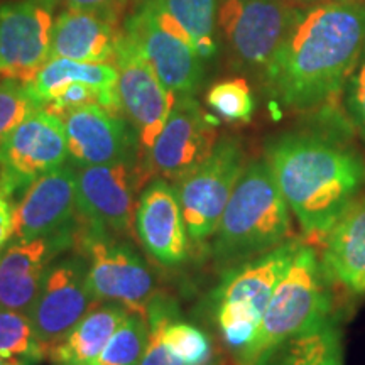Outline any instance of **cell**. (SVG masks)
I'll return each instance as SVG.
<instances>
[{
	"mask_svg": "<svg viewBox=\"0 0 365 365\" xmlns=\"http://www.w3.org/2000/svg\"><path fill=\"white\" fill-rule=\"evenodd\" d=\"M365 48V4L328 0L299 9L262 81L281 107L309 112L345 88Z\"/></svg>",
	"mask_w": 365,
	"mask_h": 365,
	"instance_id": "1",
	"label": "cell"
},
{
	"mask_svg": "<svg viewBox=\"0 0 365 365\" xmlns=\"http://www.w3.org/2000/svg\"><path fill=\"white\" fill-rule=\"evenodd\" d=\"M264 159L304 234L322 240L365 188V158L330 129L279 134Z\"/></svg>",
	"mask_w": 365,
	"mask_h": 365,
	"instance_id": "2",
	"label": "cell"
},
{
	"mask_svg": "<svg viewBox=\"0 0 365 365\" xmlns=\"http://www.w3.org/2000/svg\"><path fill=\"white\" fill-rule=\"evenodd\" d=\"M213 235V259L225 271L291 239L289 207L266 159L244 168Z\"/></svg>",
	"mask_w": 365,
	"mask_h": 365,
	"instance_id": "3",
	"label": "cell"
},
{
	"mask_svg": "<svg viewBox=\"0 0 365 365\" xmlns=\"http://www.w3.org/2000/svg\"><path fill=\"white\" fill-rule=\"evenodd\" d=\"M322 261L303 244L264 309L255 339L235 354V365H254L287 336L313 330L331 319V293Z\"/></svg>",
	"mask_w": 365,
	"mask_h": 365,
	"instance_id": "4",
	"label": "cell"
},
{
	"mask_svg": "<svg viewBox=\"0 0 365 365\" xmlns=\"http://www.w3.org/2000/svg\"><path fill=\"white\" fill-rule=\"evenodd\" d=\"M75 245L88 262V286L97 303H118L130 313L145 317L156 296L153 271L137 250L108 232L81 220Z\"/></svg>",
	"mask_w": 365,
	"mask_h": 365,
	"instance_id": "5",
	"label": "cell"
},
{
	"mask_svg": "<svg viewBox=\"0 0 365 365\" xmlns=\"http://www.w3.org/2000/svg\"><path fill=\"white\" fill-rule=\"evenodd\" d=\"M244 168L245 156L239 140L222 137L210 156L178 182V200L191 242L198 244L215 234Z\"/></svg>",
	"mask_w": 365,
	"mask_h": 365,
	"instance_id": "6",
	"label": "cell"
},
{
	"mask_svg": "<svg viewBox=\"0 0 365 365\" xmlns=\"http://www.w3.org/2000/svg\"><path fill=\"white\" fill-rule=\"evenodd\" d=\"M298 11L291 0H222L217 24L237 65L262 75Z\"/></svg>",
	"mask_w": 365,
	"mask_h": 365,
	"instance_id": "7",
	"label": "cell"
},
{
	"mask_svg": "<svg viewBox=\"0 0 365 365\" xmlns=\"http://www.w3.org/2000/svg\"><path fill=\"white\" fill-rule=\"evenodd\" d=\"M215 144V122L202 110L193 95L176 97L161 134L149 153L139 159L144 182L156 176L178 185L210 156Z\"/></svg>",
	"mask_w": 365,
	"mask_h": 365,
	"instance_id": "8",
	"label": "cell"
},
{
	"mask_svg": "<svg viewBox=\"0 0 365 365\" xmlns=\"http://www.w3.org/2000/svg\"><path fill=\"white\" fill-rule=\"evenodd\" d=\"M117 95L120 112L139 137V159L153 148L175 107L176 95L163 85L156 71L137 46L134 38L122 29L115 63Z\"/></svg>",
	"mask_w": 365,
	"mask_h": 365,
	"instance_id": "9",
	"label": "cell"
},
{
	"mask_svg": "<svg viewBox=\"0 0 365 365\" xmlns=\"http://www.w3.org/2000/svg\"><path fill=\"white\" fill-rule=\"evenodd\" d=\"M70 158L63 120L38 107L0 144V188L14 196Z\"/></svg>",
	"mask_w": 365,
	"mask_h": 365,
	"instance_id": "10",
	"label": "cell"
},
{
	"mask_svg": "<svg viewBox=\"0 0 365 365\" xmlns=\"http://www.w3.org/2000/svg\"><path fill=\"white\" fill-rule=\"evenodd\" d=\"M301 247L303 242L299 239H289L267 254L227 269L212 294L218 328L237 319L261 323L274 289L284 277Z\"/></svg>",
	"mask_w": 365,
	"mask_h": 365,
	"instance_id": "11",
	"label": "cell"
},
{
	"mask_svg": "<svg viewBox=\"0 0 365 365\" xmlns=\"http://www.w3.org/2000/svg\"><path fill=\"white\" fill-rule=\"evenodd\" d=\"M97 301L88 286V262L83 255L54 259L29 317L46 354L61 344Z\"/></svg>",
	"mask_w": 365,
	"mask_h": 365,
	"instance_id": "12",
	"label": "cell"
},
{
	"mask_svg": "<svg viewBox=\"0 0 365 365\" xmlns=\"http://www.w3.org/2000/svg\"><path fill=\"white\" fill-rule=\"evenodd\" d=\"M58 0H12L0 6V73L27 83L49 61Z\"/></svg>",
	"mask_w": 365,
	"mask_h": 365,
	"instance_id": "13",
	"label": "cell"
},
{
	"mask_svg": "<svg viewBox=\"0 0 365 365\" xmlns=\"http://www.w3.org/2000/svg\"><path fill=\"white\" fill-rule=\"evenodd\" d=\"M75 166L139 163V137L124 113L86 103L59 113Z\"/></svg>",
	"mask_w": 365,
	"mask_h": 365,
	"instance_id": "14",
	"label": "cell"
},
{
	"mask_svg": "<svg viewBox=\"0 0 365 365\" xmlns=\"http://www.w3.org/2000/svg\"><path fill=\"white\" fill-rule=\"evenodd\" d=\"M143 182L139 163L76 166L80 218L112 235L127 234L134 217L135 193Z\"/></svg>",
	"mask_w": 365,
	"mask_h": 365,
	"instance_id": "15",
	"label": "cell"
},
{
	"mask_svg": "<svg viewBox=\"0 0 365 365\" xmlns=\"http://www.w3.org/2000/svg\"><path fill=\"white\" fill-rule=\"evenodd\" d=\"M80 212L76 200V168L63 164L38 178L16 205L17 240L76 234Z\"/></svg>",
	"mask_w": 365,
	"mask_h": 365,
	"instance_id": "16",
	"label": "cell"
},
{
	"mask_svg": "<svg viewBox=\"0 0 365 365\" xmlns=\"http://www.w3.org/2000/svg\"><path fill=\"white\" fill-rule=\"evenodd\" d=\"M129 33L159 80L176 97L195 95L205 78V59L171 31L161 26L148 4L140 2L127 19Z\"/></svg>",
	"mask_w": 365,
	"mask_h": 365,
	"instance_id": "17",
	"label": "cell"
},
{
	"mask_svg": "<svg viewBox=\"0 0 365 365\" xmlns=\"http://www.w3.org/2000/svg\"><path fill=\"white\" fill-rule=\"evenodd\" d=\"M71 245L75 234L29 242L14 239L0 254V308L29 314L48 267Z\"/></svg>",
	"mask_w": 365,
	"mask_h": 365,
	"instance_id": "18",
	"label": "cell"
},
{
	"mask_svg": "<svg viewBox=\"0 0 365 365\" xmlns=\"http://www.w3.org/2000/svg\"><path fill=\"white\" fill-rule=\"evenodd\" d=\"M135 228L140 244L159 264L180 266L188 255V232L170 181L156 178L140 193L135 210Z\"/></svg>",
	"mask_w": 365,
	"mask_h": 365,
	"instance_id": "19",
	"label": "cell"
},
{
	"mask_svg": "<svg viewBox=\"0 0 365 365\" xmlns=\"http://www.w3.org/2000/svg\"><path fill=\"white\" fill-rule=\"evenodd\" d=\"M118 21L100 12L68 9L54 19L49 59L81 63H115L122 31Z\"/></svg>",
	"mask_w": 365,
	"mask_h": 365,
	"instance_id": "20",
	"label": "cell"
},
{
	"mask_svg": "<svg viewBox=\"0 0 365 365\" xmlns=\"http://www.w3.org/2000/svg\"><path fill=\"white\" fill-rule=\"evenodd\" d=\"M323 267L330 281L365 293V195L345 210L323 237Z\"/></svg>",
	"mask_w": 365,
	"mask_h": 365,
	"instance_id": "21",
	"label": "cell"
},
{
	"mask_svg": "<svg viewBox=\"0 0 365 365\" xmlns=\"http://www.w3.org/2000/svg\"><path fill=\"white\" fill-rule=\"evenodd\" d=\"M117 80L118 73L113 63H81L66 58H53L26 85L34 102L39 107H46L65 86L80 81L102 93L105 108L120 112Z\"/></svg>",
	"mask_w": 365,
	"mask_h": 365,
	"instance_id": "22",
	"label": "cell"
},
{
	"mask_svg": "<svg viewBox=\"0 0 365 365\" xmlns=\"http://www.w3.org/2000/svg\"><path fill=\"white\" fill-rule=\"evenodd\" d=\"M163 27L188 43L205 61L217 54L218 0H144Z\"/></svg>",
	"mask_w": 365,
	"mask_h": 365,
	"instance_id": "23",
	"label": "cell"
},
{
	"mask_svg": "<svg viewBox=\"0 0 365 365\" xmlns=\"http://www.w3.org/2000/svg\"><path fill=\"white\" fill-rule=\"evenodd\" d=\"M129 313L118 303H97L49 352V359L54 365H93Z\"/></svg>",
	"mask_w": 365,
	"mask_h": 365,
	"instance_id": "24",
	"label": "cell"
},
{
	"mask_svg": "<svg viewBox=\"0 0 365 365\" xmlns=\"http://www.w3.org/2000/svg\"><path fill=\"white\" fill-rule=\"evenodd\" d=\"M254 365H344V339L336 319L287 336L266 350Z\"/></svg>",
	"mask_w": 365,
	"mask_h": 365,
	"instance_id": "25",
	"label": "cell"
},
{
	"mask_svg": "<svg viewBox=\"0 0 365 365\" xmlns=\"http://www.w3.org/2000/svg\"><path fill=\"white\" fill-rule=\"evenodd\" d=\"M0 354L22 359L31 365L48 355L36 335L29 314L0 308Z\"/></svg>",
	"mask_w": 365,
	"mask_h": 365,
	"instance_id": "26",
	"label": "cell"
},
{
	"mask_svg": "<svg viewBox=\"0 0 365 365\" xmlns=\"http://www.w3.org/2000/svg\"><path fill=\"white\" fill-rule=\"evenodd\" d=\"M149 325L144 317L129 313L93 365H140L148 346Z\"/></svg>",
	"mask_w": 365,
	"mask_h": 365,
	"instance_id": "27",
	"label": "cell"
},
{
	"mask_svg": "<svg viewBox=\"0 0 365 365\" xmlns=\"http://www.w3.org/2000/svg\"><path fill=\"white\" fill-rule=\"evenodd\" d=\"M164 341L182 365H212L213 344L202 328L175 317L164 327Z\"/></svg>",
	"mask_w": 365,
	"mask_h": 365,
	"instance_id": "28",
	"label": "cell"
},
{
	"mask_svg": "<svg viewBox=\"0 0 365 365\" xmlns=\"http://www.w3.org/2000/svg\"><path fill=\"white\" fill-rule=\"evenodd\" d=\"M207 105L230 122H249L255 110L254 95L244 78L218 81L208 90Z\"/></svg>",
	"mask_w": 365,
	"mask_h": 365,
	"instance_id": "29",
	"label": "cell"
},
{
	"mask_svg": "<svg viewBox=\"0 0 365 365\" xmlns=\"http://www.w3.org/2000/svg\"><path fill=\"white\" fill-rule=\"evenodd\" d=\"M145 317H148L149 336L140 365H182L164 341V327L171 318L178 317L175 303L170 298L156 294L150 299Z\"/></svg>",
	"mask_w": 365,
	"mask_h": 365,
	"instance_id": "30",
	"label": "cell"
},
{
	"mask_svg": "<svg viewBox=\"0 0 365 365\" xmlns=\"http://www.w3.org/2000/svg\"><path fill=\"white\" fill-rule=\"evenodd\" d=\"M38 107L24 81L4 78L0 83V144Z\"/></svg>",
	"mask_w": 365,
	"mask_h": 365,
	"instance_id": "31",
	"label": "cell"
},
{
	"mask_svg": "<svg viewBox=\"0 0 365 365\" xmlns=\"http://www.w3.org/2000/svg\"><path fill=\"white\" fill-rule=\"evenodd\" d=\"M345 103L350 122L365 140V48L345 83Z\"/></svg>",
	"mask_w": 365,
	"mask_h": 365,
	"instance_id": "32",
	"label": "cell"
},
{
	"mask_svg": "<svg viewBox=\"0 0 365 365\" xmlns=\"http://www.w3.org/2000/svg\"><path fill=\"white\" fill-rule=\"evenodd\" d=\"M86 103L102 105L103 103L102 93H100L97 88H93V86L76 81V83H70L68 86H65V88L54 97L53 102H49L44 108H48L49 112L58 113L59 115V113L70 110V108L81 107V105H86Z\"/></svg>",
	"mask_w": 365,
	"mask_h": 365,
	"instance_id": "33",
	"label": "cell"
},
{
	"mask_svg": "<svg viewBox=\"0 0 365 365\" xmlns=\"http://www.w3.org/2000/svg\"><path fill=\"white\" fill-rule=\"evenodd\" d=\"M16 237V205L12 196L0 188V254Z\"/></svg>",
	"mask_w": 365,
	"mask_h": 365,
	"instance_id": "34",
	"label": "cell"
},
{
	"mask_svg": "<svg viewBox=\"0 0 365 365\" xmlns=\"http://www.w3.org/2000/svg\"><path fill=\"white\" fill-rule=\"evenodd\" d=\"M65 4L68 9L100 12L118 21V17L125 11L129 0H65Z\"/></svg>",
	"mask_w": 365,
	"mask_h": 365,
	"instance_id": "35",
	"label": "cell"
},
{
	"mask_svg": "<svg viewBox=\"0 0 365 365\" xmlns=\"http://www.w3.org/2000/svg\"><path fill=\"white\" fill-rule=\"evenodd\" d=\"M0 365H31L26 360L17 359V357H6V355L0 354Z\"/></svg>",
	"mask_w": 365,
	"mask_h": 365,
	"instance_id": "36",
	"label": "cell"
},
{
	"mask_svg": "<svg viewBox=\"0 0 365 365\" xmlns=\"http://www.w3.org/2000/svg\"><path fill=\"white\" fill-rule=\"evenodd\" d=\"M291 2H299V4H309V6H314V4L328 2V0H291Z\"/></svg>",
	"mask_w": 365,
	"mask_h": 365,
	"instance_id": "37",
	"label": "cell"
},
{
	"mask_svg": "<svg viewBox=\"0 0 365 365\" xmlns=\"http://www.w3.org/2000/svg\"><path fill=\"white\" fill-rule=\"evenodd\" d=\"M4 78H6V76H4L2 73H0V83H2V80H4Z\"/></svg>",
	"mask_w": 365,
	"mask_h": 365,
	"instance_id": "38",
	"label": "cell"
}]
</instances>
